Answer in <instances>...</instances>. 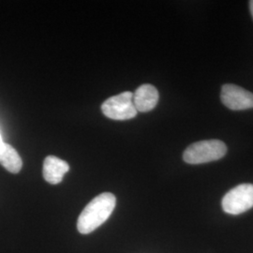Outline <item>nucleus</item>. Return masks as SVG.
<instances>
[{
	"label": "nucleus",
	"instance_id": "obj_1",
	"mask_svg": "<svg viewBox=\"0 0 253 253\" xmlns=\"http://www.w3.org/2000/svg\"><path fill=\"white\" fill-rule=\"evenodd\" d=\"M116 196L110 192H103L91 200L78 217V231L83 235L95 231L108 219L116 208Z\"/></svg>",
	"mask_w": 253,
	"mask_h": 253
},
{
	"label": "nucleus",
	"instance_id": "obj_2",
	"mask_svg": "<svg viewBox=\"0 0 253 253\" xmlns=\"http://www.w3.org/2000/svg\"><path fill=\"white\" fill-rule=\"evenodd\" d=\"M227 146L219 140H205L190 145L183 154V160L189 164H203L222 159Z\"/></svg>",
	"mask_w": 253,
	"mask_h": 253
},
{
	"label": "nucleus",
	"instance_id": "obj_3",
	"mask_svg": "<svg viewBox=\"0 0 253 253\" xmlns=\"http://www.w3.org/2000/svg\"><path fill=\"white\" fill-rule=\"evenodd\" d=\"M227 214L239 215L253 208V184H241L228 191L221 202Z\"/></svg>",
	"mask_w": 253,
	"mask_h": 253
},
{
	"label": "nucleus",
	"instance_id": "obj_4",
	"mask_svg": "<svg viewBox=\"0 0 253 253\" xmlns=\"http://www.w3.org/2000/svg\"><path fill=\"white\" fill-rule=\"evenodd\" d=\"M105 117L115 120H127L135 118L137 110L133 104V93L126 91L105 100L101 106Z\"/></svg>",
	"mask_w": 253,
	"mask_h": 253
},
{
	"label": "nucleus",
	"instance_id": "obj_5",
	"mask_svg": "<svg viewBox=\"0 0 253 253\" xmlns=\"http://www.w3.org/2000/svg\"><path fill=\"white\" fill-rule=\"evenodd\" d=\"M220 99L227 108L233 111L253 108V93L235 84H224L221 88Z\"/></svg>",
	"mask_w": 253,
	"mask_h": 253
},
{
	"label": "nucleus",
	"instance_id": "obj_6",
	"mask_svg": "<svg viewBox=\"0 0 253 253\" xmlns=\"http://www.w3.org/2000/svg\"><path fill=\"white\" fill-rule=\"evenodd\" d=\"M159 101V92L152 84H143L133 94V104L137 112H149L153 110Z\"/></svg>",
	"mask_w": 253,
	"mask_h": 253
},
{
	"label": "nucleus",
	"instance_id": "obj_7",
	"mask_svg": "<svg viewBox=\"0 0 253 253\" xmlns=\"http://www.w3.org/2000/svg\"><path fill=\"white\" fill-rule=\"evenodd\" d=\"M70 170L69 164L55 156L46 157L43 163V177L48 183L56 185L63 180L65 173Z\"/></svg>",
	"mask_w": 253,
	"mask_h": 253
},
{
	"label": "nucleus",
	"instance_id": "obj_8",
	"mask_svg": "<svg viewBox=\"0 0 253 253\" xmlns=\"http://www.w3.org/2000/svg\"><path fill=\"white\" fill-rule=\"evenodd\" d=\"M0 164L9 172L12 173H18L23 162L18 152L11 146L6 143L0 145Z\"/></svg>",
	"mask_w": 253,
	"mask_h": 253
},
{
	"label": "nucleus",
	"instance_id": "obj_9",
	"mask_svg": "<svg viewBox=\"0 0 253 253\" xmlns=\"http://www.w3.org/2000/svg\"><path fill=\"white\" fill-rule=\"evenodd\" d=\"M250 9H251V13H252L253 18V0H252V1L250 2Z\"/></svg>",
	"mask_w": 253,
	"mask_h": 253
},
{
	"label": "nucleus",
	"instance_id": "obj_10",
	"mask_svg": "<svg viewBox=\"0 0 253 253\" xmlns=\"http://www.w3.org/2000/svg\"><path fill=\"white\" fill-rule=\"evenodd\" d=\"M3 143V141H2V138H1V135H0V145Z\"/></svg>",
	"mask_w": 253,
	"mask_h": 253
}]
</instances>
